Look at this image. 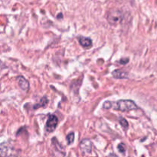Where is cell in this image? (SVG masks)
<instances>
[{"label":"cell","mask_w":157,"mask_h":157,"mask_svg":"<svg viewBox=\"0 0 157 157\" xmlns=\"http://www.w3.org/2000/svg\"><path fill=\"white\" fill-rule=\"evenodd\" d=\"M113 107L115 110H119L121 112L130 111L138 108L136 103L131 100H120L113 105Z\"/></svg>","instance_id":"cell-1"},{"label":"cell","mask_w":157,"mask_h":157,"mask_svg":"<svg viewBox=\"0 0 157 157\" xmlns=\"http://www.w3.org/2000/svg\"><path fill=\"white\" fill-rule=\"evenodd\" d=\"M107 21L110 25H117L121 22L123 19V14L119 9H113L108 12L107 15Z\"/></svg>","instance_id":"cell-2"},{"label":"cell","mask_w":157,"mask_h":157,"mask_svg":"<svg viewBox=\"0 0 157 157\" xmlns=\"http://www.w3.org/2000/svg\"><path fill=\"white\" fill-rule=\"evenodd\" d=\"M0 157H17V151L6 143L0 144Z\"/></svg>","instance_id":"cell-3"},{"label":"cell","mask_w":157,"mask_h":157,"mask_svg":"<svg viewBox=\"0 0 157 157\" xmlns=\"http://www.w3.org/2000/svg\"><path fill=\"white\" fill-rule=\"evenodd\" d=\"M58 119L55 115H50L48 118V121L45 124V130H47L48 133H52L56 128L57 125H58Z\"/></svg>","instance_id":"cell-4"},{"label":"cell","mask_w":157,"mask_h":157,"mask_svg":"<svg viewBox=\"0 0 157 157\" xmlns=\"http://www.w3.org/2000/svg\"><path fill=\"white\" fill-rule=\"evenodd\" d=\"M93 144L89 139H84L80 144V149L84 154H90L92 151Z\"/></svg>","instance_id":"cell-5"},{"label":"cell","mask_w":157,"mask_h":157,"mask_svg":"<svg viewBox=\"0 0 157 157\" xmlns=\"http://www.w3.org/2000/svg\"><path fill=\"white\" fill-rule=\"evenodd\" d=\"M17 81H18V86H19V87L21 90H25V91L29 90V87H30V86H29V83L24 77L18 76V78H17Z\"/></svg>","instance_id":"cell-6"},{"label":"cell","mask_w":157,"mask_h":157,"mask_svg":"<svg viewBox=\"0 0 157 157\" xmlns=\"http://www.w3.org/2000/svg\"><path fill=\"white\" fill-rule=\"evenodd\" d=\"M79 43L82 47L87 48L92 46V41L90 38H85V37H80L79 38Z\"/></svg>","instance_id":"cell-7"},{"label":"cell","mask_w":157,"mask_h":157,"mask_svg":"<svg viewBox=\"0 0 157 157\" xmlns=\"http://www.w3.org/2000/svg\"><path fill=\"white\" fill-rule=\"evenodd\" d=\"M112 75H113V78H117V79H124V78H128V75L127 74V72L121 70L113 71Z\"/></svg>","instance_id":"cell-8"},{"label":"cell","mask_w":157,"mask_h":157,"mask_svg":"<svg viewBox=\"0 0 157 157\" xmlns=\"http://www.w3.org/2000/svg\"><path fill=\"white\" fill-rule=\"evenodd\" d=\"M48 102V101L47 98H46V97H43V98L41 99V101H40V102L38 103V104H36L34 107H35V109H37L38 108V107H45V106L47 105Z\"/></svg>","instance_id":"cell-9"},{"label":"cell","mask_w":157,"mask_h":157,"mask_svg":"<svg viewBox=\"0 0 157 157\" xmlns=\"http://www.w3.org/2000/svg\"><path fill=\"white\" fill-rule=\"evenodd\" d=\"M119 121H120V124H121V125L122 126L124 129L128 128V127H129L128 122H127V121H126L124 118H120Z\"/></svg>","instance_id":"cell-10"},{"label":"cell","mask_w":157,"mask_h":157,"mask_svg":"<svg viewBox=\"0 0 157 157\" xmlns=\"http://www.w3.org/2000/svg\"><path fill=\"white\" fill-rule=\"evenodd\" d=\"M74 140H75V133H70L69 134H67V140L68 144H71L74 142Z\"/></svg>","instance_id":"cell-11"},{"label":"cell","mask_w":157,"mask_h":157,"mask_svg":"<svg viewBox=\"0 0 157 157\" xmlns=\"http://www.w3.org/2000/svg\"><path fill=\"white\" fill-rule=\"evenodd\" d=\"M118 150H119L120 153H124L126 151V147L124 144H120L117 147Z\"/></svg>","instance_id":"cell-12"},{"label":"cell","mask_w":157,"mask_h":157,"mask_svg":"<svg viewBox=\"0 0 157 157\" xmlns=\"http://www.w3.org/2000/svg\"><path fill=\"white\" fill-rule=\"evenodd\" d=\"M112 107H113V104H112V103L110 101H106L104 104V105H103V107L104 109H110Z\"/></svg>","instance_id":"cell-13"},{"label":"cell","mask_w":157,"mask_h":157,"mask_svg":"<svg viewBox=\"0 0 157 157\" xmlns=\"http://www.w3.org/2000/svg\"><path fill=\"white\" fill-rule=\"evenodd\" d=\"M120 62L121 63V64H127V62H128V59L127 58H123V59L121 60V61Z\"/></svg>","instance_id":"cell-14"},{"label":"cell","mask_w":157,"mask_h":157,"mask_svg":"<svg viewBox=\"0 0 157 157\" xmlns=\"http://www.w3.org/2000/svg\"><path fill=\"white\" fill-rule=\"evenodd\" d=\"M107 157H118V156H117L116 154H114V153H111V154H110L108 156H107Z\"/></svg>","instance_id":"cell-15"},{"label":"cell","mask_w":157,"mask_h":157,"mask_svg":"<svg viewBox=\"0 0 157 157\" xmlns=\"http://www.w3.org/2000/svg\"><path fill=\"white\" fill-rule=\"evenodd\" d=\"M2 61H0V66H1V65H2Z\"/></svg>","instance_id":"cell-16"}]
</instances>
